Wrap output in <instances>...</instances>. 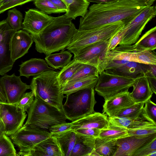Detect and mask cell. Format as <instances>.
Returning a JSON list of instances; mask_svg holds the SVG:
<instances>
[{"label":"cell","mask_w":156,"mask_h":156,"mask_svg":"<svg viewBox=\"0 0 156 156\" xmlns=\"http://www.w3.org/2000/svg\"><path fill=\"white\" fill-rule=\"evenodd\" d=\"M147 6L135 0L94 4L80 18L78 29L94 28L120 21L130 22Z\"/></svg>","instance_id":"1"},{"label":"cell","mask_w":156,"mask_h":156,"mask_svg":"<svg viewBox=\"0 0 156 156\" xmlns=\"http://www.w3.org/2000/svg\"><path fill=\"white\" fill-rule=\"evenodd\" d=\"M72 20L64 15L55 17L41 33L31 35L36 51L47 55L66 48L78 30Z\"/></svg>","instance_id":"2"},{"label":"cell","mask_w":156,"mask_h":156,"mask_svg":"<svg viewBox=\"0 0 156 156\" xmlns=\"http://www.w3.org/2000/svg\"><path fill=\"white\" fill-rule=\"evenodd\" d=\"M28 109L27 120L23 126L49 132L52 126L66 122L61 109L49 104L36 96Z\"/></svg>","instance_id":"3"},{"label":"cell","mask_w":156,"mask_h":156,"mask_svg":"<svg viewBox=\"0 0 156 156\" xmlns=\"http://www.w3.org/2000/svg\"><path fill=\"white\" fill-rule=\"evenodd\" d=\"M58 72L50 70L44 72L32 79L30 89L34 94L49 104L61 109L64 96L58 80Z\"/></svg>","instance_id":"4"},{"label":"cell","mask_w":156,"mask_h":156,"mask_svg":"<svg viewBox=\"0 0 156 156\" xmlns=\"http://www.w3.org/2000/svg\"><path fill=\"white\" fill-rule=\"evenodd\" d=\"M129 23L127 21H120L94 28L78 29L66 49L74 54L87 45L109 40Z\"/></svg>","instance_id":"5"},{"label":"cell","mask_w":156,"mask_h":156,"mask_svg":"<svg viewBox=\"0 0 156 156\" xmlns=\"http://www.w3.org/2000/svg\"><path fill=\"white\" fill-rule=\"evenodd\" d=\"M61 110L72 122L94 112L96 103L94 87L85 88L68 94Z\"/></svg>","instance_id":"6"},{"label":"cell","mask_w":156,"mask_h":156,"mask_svg":"<svg viewBox=\"0 0 156 156\" xmlns=\"http://www.w3.org/2000/svg\"><path fill=\"white\" fill-rule=\"evenodd\" d=\"M140 76L132 78L103 71L99 74L94 90L105 101L117 94L128 91Z\"/></svg>","instance_id":"7"},{"label":"cell","mask_w":156,"mask_h":156,"mask_svg":"<svg viewBox=\"0 0 156 156\" xmlns=\"http://www.w3.org/2000/svg\"><path fill=\"white\" fill-rule=\"evenodd\" d=\"M51 136L48 132L23 126L9 136L13 143L20 149L17 156H27L36 145Z\"/></svg>","instance_id":"8"},{"label":"cell","mask_w":156,"mask_h":156,"mask_svg":"<svg viewBox=\"0 0 156 156\" xmlns=\"http://www.w3.org/2000/svg\"><path fill=\"white\" fill-rule=\"evenodd\" d=\"M156 15L155 5L146 7L129 23L125 26L127 29L123 36L119 46H128L134 44L147 24Z\"/></svg>","instance_id":"9"},{"label":"cell","mask_w":156,"mask_h":156,"mask_svg":"<svg viewBox=\"0 0 156 156\" xmlns=\"http://www.w3.org/2000/svg\"><path fill=\"white\" fill-rule=\"evenodd\" d=\"M24 112L15 104L0 102V117L4 126V133L8 136L13 135L23 126L27 117Z\"/></svg>","instance_id":"10"},{"label":"cell","mask_w":156,"mask_h":156,"mask_svg":"<svg viewBox=\"0 0 156 156\" xmlns=\"http://www.w3.org/2000/svg\"><path fill=\"white\" fill-rule=\"evenodd\" d=\"M15 31L6 20L0 21V75L10 71L14 63L11 58L10 43Z\"/></svg>","instance_id":"11"},{"label":"cell","mask_w":156,"mask_h":156,"mask_svg":"<svg viewBox=\"0 0 156 156\" xmlns=\"http://www.w3.org/2000/svg\"><path fill=\"white\" fill-rule=\"evenodd\" d=\"M0 84L5 94L7 102L15 104L28 89L30 85L22 81L20 76L15 73L11 75L5 74L0 78Z\"/></svg>","instance_id":"12"},{"label":"cell","mask_w":156,"mask_h":156,"mask_svg":"<svg viewBox=\"0 0 156 156\" xmlns=\"http://www.w3.org/2000/svg\"><path fill=\"white\" fill-rule=\"evenodd\" d=\"M156 138V133L146 136L128 135L117 139L114 156H133L138 150Z\"/></svg>","instance_id":"13"},{"label":"cell","mask_w":156,"mask_h":156,"mask_svg":"<svg viewBox=\"0 0 156 156\" xmlns=\"http://www.w3.org/2000/svg\"><path fill=\"white\" fill-rule=\"evenodd\" d=\"M110 38L95 43L82 48L73 54V59L97 68L101 57L107 51Z\"/></svg>","instance_id":"14"},{"label":"cell","mask_w":156,"mask_h":156,"mask_svg":"<svg viewBox=\"0 0 156 156\" xmlns=\"http://www.w3.org/2000/svg\"><path fill=\"white\" fill-rule=\"evenodd\" d=\"M54 18L36 9H30L25 12L22 29L32 35H37L43 30Z\"/></svg>","instance_id":"15"},{"label":"cell","mask_w":156,"mask_h":156,"mask_svg":"<svg viewBox=\"0 0 156 156\" xmlns=\"http://www.w3.org/2000/svg\"><path fill=\"white\" fill-rule=\"evenodd\" d=\"M34 41L32 35L25 30L16 31L11 41V56L12 61L21 58L28 51Z\"/></svg>","instance_id":"16"},{"label":"cell","mask_w":156,"mask_h":156,"mask_svg":"<svg viewBox=\"0 0 156 156\" xmlns=\"http://www.w3.org/2000/svg\"><path fill=\"white\" fill-rule=\"evenodd\" d=\"M71 129L96 128L101 130L106 128L109 122L107 115L104 113L94 112L71 122Z\"/></svg>","instance_id":"17"},{"label":"cell","mask_w":156,"mask_h":156,"mask_svg":"<svg viewBox=\"0 0 156 156\" xmlns=\"http://www.w3.org/2000/svg\"><path fill=\"white\" fill-rule=\"evenodd\" d=\"M135 103L128 91L117 94L105 101L103 113L108 117L113 116L122 109Z\"/></svg>","instance_id":"18"},{"label":"cell","mask_w":156,"mask_h":156,"mask_svg":"<svg viewBox=\"0 0 156 156\" xmlns=\"http://www.w3.org/2000/svg\"><path fill=\"white\" fill-rule=\"evenodd\" d=\"M109 123L127 129L137 128L148 126L156 125L146 115L144 108L138 115L131 118L108 117Z\"/></svg>","instance_id":"19"},{"label":"cell","mask_w":156,"mask_h":156,"mask_svg":"<svg viewBox=\"0 0 156 156\" xmlns=\"http://www.w3.org/2000/svg\"><path fill=\"white\" fill-rule=\"evenodd\" d=\"M64 156L56 139L51 136L36 145L27 156Z\"/></svg>","instance_id":"20"},{"label":"cell","mask_w":156,"mask_h":156,"mask_svg":"<svg viewBox=\"0 0 156 156\" xmlns=\"http://www.w3.org/2000/svg\"><path fill=\"white\" fill-rule=\"evenodd\" d=\"M119 46L123 49L129 51L155 50L156 48V27L146 32L134 44Z\"/></svg>","instance_id":"21"},{"label":"cell","mask_w":156,"mask_h":156,"mask_svg":"<svg viewBox=\"0 0 156 156\" xmlns=\"http://www.w3.org/2000/svg\"><path fill=\"white\" fill-rule=\"evenodd\" d=\"M130 95L135 103H144L150 99L153 93L145 74L138 78L133 87Z\"/></svg>","instance_id":"22"},{"label":"cell","mask_w":156,"mask_h":156,"mask_svg":"<svg viewBox=\"0 0 156 156\" xmlns=\"http://www.w3.org/2000/svg\"><path fill=\"white\" fill-rule=\"evenodd\" d=\"M19 66L20 76L27 78L30 76L39 75L47 70H54L49 67L45 60L41 58H31L23 62Z\"/></svg>","instance_id":"23"},{"label":"cell","mask_w":156,"mask_h":156,"mask_svg":"<svg viewBox=\"0 0 156 156\" xmlns=\"http://www.w3.org/2000/svg\"><path fill=\"white\" fill-rule=\"evenodd\" d=\"M148 64L128 61L118 67L105 70L109 73L132 78H136L146 73Z\"/></svg>","instance_id":"24"},{"label":"cell","mask_w":156,"mask_h":156,"mask_svg":"<svg viewBox=\"0 0 156 156\" xmlns=\"http://www.w3.org/2000/svg\"><path fill=\"white\" fill-rule=\"evenodd\" d=\"M76 133V143L70 156H90L94 150L95 138Z\"/></svg>","instance_id":"25"},{"label":"cell","mask_w":156,"mask_h":156,"mask_svg":"<svg viewBox=\"0 0 156 156\" xmlns=\"http://www.w3.org/2000/svg\"><path fill=\"white\" fill-rule=\"evenodd\" d=\"M67 9L65 16L68 18L75 20L80 16L83 17L87 13L90 2L88 0H62Z\"/></svg>","instance_id":"26"},{"label":"cell","mask_w":156,"mask_h":156,"mask_svg":"<svg viewBox=\"0 0 156 156\" xmlns=\"http://www.w3.org/2000/svg\"><path fill=\"white\" fill-rule=\"evenodd\" d=\"M98 77L89 76L68 81L62 88V92L66 95L85 88L94 87Z\"/></svg>","instance_id":"27"},{"label":"cell","mask_w":156,"mask_h":156,"mask_svg":"<svg viewBox=\"0 0 156 156\" xmlns=\"http://www.w3.org/2000/svg\"><path fill=\"white\" fill-rule=\"evenodd\" d=\"M54 136L64 156H70L76 143V133L71 129Z\"/></svg>","instance_id":"28"},{"label":"cell","mask_w":156,"mask_h":156,"mask_svg":"<svg viewBox=\"0 0 156 156\" xmlns=\"http://www.w3.org/2000/svg\"><path fill=\"white\" fill-rule=\"evenodd\" d=\"M117 139L95 138L94 150L99 156H114L117 149Z\"/></svg>","instance_id":"29"},{"label":"cell","mask_w":156,"mask_h":156,"mask_svg":"<svg viewBox=\"0 0 156 156\" xmlns=\"http://www.w3.org/2000/svg\"><path fill=\"white\" fill-rule=\"evenodd\" d=\"M83 64V63L73 59L58 72L56 77L61 88Z\"/></svg>","instance_id":"30"},{"label":"cell","mask_w":156,"mask_h":156,"mask_svg":"<svg viewBox=\"0 0 156 156\" xmlns=\"http://www.w3.org/2000/svg\"><path fill=\"white\" fill-rule=\"evenodd\" d=\"M72 56L69 51H64L59 53L48 55L45 59L49 66L54 69H58L66 65L71 61Z\"/></svg>","instance_id":"31"},{"label":"cell","mask_w":156,"mask_h":156,"mask_svg":"<svg viewBox=\"0 0 156 156\" xmlns=\"http://www.w3.org/2000/svg\"><path fill=\"white\" fill-rule=\"evenodd\" d=\"M128 135L127 129L109 123L107 127L101 130L99 137L105 139H117Z\"/></svg>","instance_id":"32"},{"label":"cell","mask_w":156,"mask_h":156,"mask_svg":"<svg viewBox=\"0 0 156 156\" xmlns=\"http://www.w3.org/2000/svg\"><path fill=\"white\" fill-rule=\"evenodd\" d=\"M154 51H131L130 61L145 64L156 65V55Z\"/></svg>","instance_id":"33"},{"label":"cell","mask_w":156,"mask_h":156,"mask_svg":"<svg viewBox=\"0 0 156 156\" xmlns=\"http://www.w3.org/2000/svg\"><path fill=\"white\" fill-rule=\"evenodd\" d=\"M22 14L16 8L8 11V16L6 19L10 26L15 31L22 29Z\"/></svg>","instance_id":"34"},{"label":"cell","mask_w":156,"mask_h":156,"mask_svg":"<svg viewBox=\"0 0 156 156\" xmlns=\"http://www.w3.org/2000/svg\"><path fill=\"white\" fill-rule=\"evenodd\" d=\"M17 153L12 140L4 133L0 137V156H16Z\"/></svg>","instance_id":"35"},{"label":"cell","mask_w":156,"mask_h":156,"mask_svg":"<svg viewBox=\"0 0 156 156\" xmlns=\"http://www.w3.org/2000/svg\"><path fill=\"white\" fill-rule=\"evenodd\" d=\"M144 103H135L133 105L126 108L113 116L117 118H131L139 115L144 107Z\"/></svg>","instance_id":"36"},{"label":"cell","mask_w":156,"mask_h":156,"mask_svg":"<svg viewBox=\"0 0 156 156\" xmlns=\"http://www.w3.org/2000/svg\"><path fill=\"white\" fill-rule=\"evenodd\" d=\"M98 77L97 69L95 67L84 64L76 73L68 81L89 76Z\"/></svg>","instance_id":"37"},{"label":"cell","mask_w":156,"mask_h":156,"mask_svg":"<svg viewBox=\"0 0 156 156\" xmlns=\"http://www.w3.org/2000/svg\"><path fill=\"white\" fill-rule=\"evenodd\" d=\"M34 3L38 9L47 14L63 13L49 0H35Z\"/></svg>","instance_id":"38"},{"label":"cell","mask_w":156,"mask_h":156,"mask_svg":"<svg viewBox=\"0 0 156 156\" xmlns=\"http://www.w3.org/2000/svg\"><path fill=\"white\" fill-rule=\"evenodd\" d=\"M34 98V94L32 91L25 93L15 104L23 112H27L32 104Z\"/></svg>","instance_id":"39"},{"label":"cell","mask_w":156,"mask_h":156,"mask_svg":"<svg viewBox=\"0 0 156 156\" xmlns=\"http://www.w3.org/2000/svg\"><path fill=\"white\" fill-rule=\"evenodd\" d=\"M129 135L144 136L156 133V125L127 129Z\"/></svg>","instance_id":"40"},{"label":"cell","mask_w":156,"mask_h":156,"mask_svg":"<svg viewBox=\"0 0 156 156\" xmlns=\"http://www.w3.org/2000/svg\"><path fill=\"white\" fill-rule=\"evenodd\" d=\"M156 151V138L136 151L133 156H150Z\"/></svg>","instance_id":"41"},{"label":"cell","mask_w":156,"mask_h":156,"mask_svg":"<svg viewBox=\"0 0 156 156\" xmlns=\"http://www.w3.org/2000/svg\"><path fill=\"white\" fill-rule=\"evenodd\" d=\"M144 109L147 116L156 124V105L150 99L144 103Z\"/></svg>","instance_id":"42"},{"label":"cell","mask_w":156,"mask_h":156,"mask_svg":"<svg viewBox=\"0 0 156 156\" xmlns=\"http://www.w3.org/2000/svg\"><path fill=\"white\" fill-rule=\"evenodd\" d=\"M71 122H65L57 124L51 126L49 131L51 135L55 136L71 129Z\"/></svg>","instance_id":"43"},{"label":"cell","mask_w":156,"mask_h":156,"mask_svg":"<svg viewBox=\"0 0 156 156\" xmlns=\"http://www.w3.org/2000/svg\"><path fill=\"white\" fill-rule=\"evenodd\" d=\"M127 29V27L124 26L122 29L110 38L106 51L112 50L117 46Z\"/></svg>","instance_id":"44"},{"label":"cell","mask_w":156,"mask_h":156,"mask_svg":"<svg viewBox=\"0 0 156 156\" xmlns=\"http://www.w3.org/2000/svg\"><path fill=\"white\" fill-rule=\"evenodd\" d=\"M76 133L96 138L99 136L101 129L96 128H84L74 130Z\"/></svg>","instance_id":"45"},{"label":"cell","mask_w":156,"mask_h":156,"mask_svg":"<svg viewBox=\"0 0 156 156\" xmlns=\"http://www.w3.org/2000/svg\"><path fill=\"white\" fill-rule=\"evenodd\" d=\"M35 0H11L7 3L2 5L0 8V13L3 12L5 11L14 7Z\"/></svg>","instance_id":"46"},{"label":"cell","mask_w":156,"mask_h":156,"mask_svg":"<svg viewBox=\"0 0 156 156\" xmlns=\"http://www.w3.org/2000/svg\"><path fill=\"white\" fill-rule=\"evenodd\" d=\"M145 74L147 77L156 78V65L148 64L147 70Z\"/></svg>","instance_id":"47"},{"label":"cell","mask_w":156,"mask_h":156,"mask_svg":"<svg viewBox=\"0 0 156 156\" xmlns=\"http://www.w3.org/2000/svg\"><path fill=\"white\" fill-rule=\"evenodd\" d=\"M58 9L63 12H66L67 9L66 6L62 0H49Z\"/></svg>","instance_id":"48"},{"label":"cell","mask_w":156,"mask_h":156,"mask_svg":"<svg viewBox=\"0 0 156 156\" xmlns=\"http://www.w3.org/2000/svg\"><path fill=\"white\" fill-rule=\"evenodd\" d=\"M150 87L153 93L156 94V78L147 77Z\"/></svg>","instance_id":"49"},{"label":"cell","mask_w":156,"mask_h":156,"mask_svg":"<svg viewBox=\"0 0 156 156\" xmlns=\"http://www.w3.org/2000/svg\"><path fill=\"white\" fill-rule=\"evenodd\" d=\"M117 0H88L90 2L96 3H106L112 2Z\"/></svg>","instance_id":"50"},{"label":"cell","mask_w":156,"mask_h":156,"mask_svg":"<svg viewBox=\"0 0 156 156\" xmlns=\"http://www.w3.org/2000/svg\"><path fill=\"white\" fill-rule=\"evenodd\" d=\"M0 102H7V99L5 94L0 84Z\"/></svg>","instance_id":"51"},{"label":"cell","mask_w":156,"mask_h":156,"mask_svg":"<svg viewBox=\"0 0 156 156\" xmlns=\"http://www.w3.org/2000/svg\"><path fill=\"white\" fill-rule=\"evenodd\" d=\"M145 4L148 6L153 5L155 0H135Z\"/></svg>","instance_id":"52"},{"label":"cell","mask_w":156,"mask_h":156,"mask_svg":"<svg viewBox=\"0 0 156 156\" xmlns=\"http://www.w3.org/2000/svg\"><path fill=\"white\" fill-rule=\"evenodd\" d=\"M4 126L3 122L0 119V137L4 133Z\"/></svg>","instance_id":"53"},{"label":"cell","mask_w":156,"mask_h":156,"mask_svg":"<svg viewBox=\"0 0 156 156\" xmlns=\"http://www.w3.org/2000/svg\"><path fill=\"white\" fill-rule=\"evenodd\" d=\"M11 0H2L3 2V5H2L7 3L9 2Z\"/></svg>","instance_id":"54"},{"label":"cell","mask_w":156,"mask_h":156,"mask_svg":"<svg viewBox=\"0 0 156 156\" xmlns=\"http://www.w3.org/2000/svg\"><path fill=\"white\" fill-rule=\"evenodd\" d=\"M2 0H0V8L2 5Z\"/></svg>","instance_id":"55"},{"label":"cell","mask_w":156,"mask_h":156,"mask_svg":"<svg viewBox=\"0 0 156 156\" xmlns=\"http://www.w3.org/2000/svg\"><path fill=\"white\" fill-rule=\"evenodd\" d=\"M1 119L0 117V119Z\"/></svg>","instance_id":"56"}]
</instances>
